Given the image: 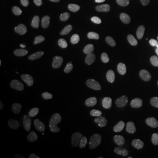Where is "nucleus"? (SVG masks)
Masks as SVG:
<instances>
[{
    "mask_svg": "<svg viewBox=\"0 0 158 158\" xmlns=\"http://www.w3.org/2000/svg\"><path fill=\"white\" fill-rule=\"evenodd\" d=\"M79 35L77 32H69L63 41L62 50V52L69 56L75 57L78 53Z\"/></svg>",
    "mask_w": 158,
    "mask_h": 158,
    "instance_id": "6",
    "label": "nucleus"
},
{
    "mask_svg": "<svg viewBox=\"0 0 158 158\" xmlns=\"http://www.w3.org/2000/svg\"><path fill=\"white\" fill-rule=\"evenodd\" d=\"M40 5L48 13H54L58 9V3L56 0H41Z\"/></svg>",
    "mask_w": 158,
    "mask_h": 158,
    "instance_id": "16",
    "label": "nucleus"
},
{
    "mask_svg": "<svg viewBox=\"0 0 158 158\" xmlns=\"http://www.w3.org/2000/svg\"><path fill=\"white\" fill-rule=\"evenodd\" d=\"M158 83V71L154 68L147 69L141 77V84L144 88H153Z\"/></svg>",
    "mask_w": 158,
    "mask_h": 158,
    "instance_id": "10",
    "label": "nucleus"
},
{
    "mask_svg": "<svg viewBox=\"0 0 158 158\" xmlns=\"http://www.w3.org/2000/svg\"><path fill=\"white\" fill-rule=\"evenodd\" d=\"M43 158H67L64 153L58 148H45L42 150Z\"/></svg>",
    "mask_w": 158,
    "mask_h": 158,
    "instance_id": "15",
    "label": "nucleus"
},
{
    "mask_svg": "<svg viewBox=\"0 0 158 158\" xmlns=\"http://www.w3.org/2000/svg\"><path fill=\"white\" fill-rule=\"evenodd\" d=\"M69 7L75 12H80L85 9L84 0H67Z\"/></svg>",
    "mask_w": 158,
    "mask_h": 158,
    "instance_id": "17",
    "label": "nucleus"
},
{
    "mask_svg": "<svg viewBox=\"0 0 158 158\" xmlns=\"http://www.w3.org/2000/svg\"><path fill=\"white\" fill-rule=\"evenodd\" d=\"M90 80V76L85 71H76L70 75L69 79L67 88L73 89L78 86H81L85 83H87Z\"/></svg>",
    "mask_w": 158,
    "mask_h": 158,
    "instance_id": "13",
    "label": "nucleus"
},
{
    "mask_svg": "<svg viewBox=\"0 0 158 158\" xmlns=\"http://www.w3.org/2000/svg\"><path fill=\"white\" fill-rule=\"evenodd\" d=\"M104 4H108V5H118L120 2V0H98Z\"/></svg>",
    "mask_w": 158,
    "mask_h": 158,
    "instance_id": "18",
    "label": "nucleus"
},
{
    "mask_svg": "<svg viewBox=\"0 0 158 158\" xmlns=\"http://www.w3.org/2000/svg\"><path fill=\"white\" fill-rule=\"evenodd\" d=\"M116 89L118 92L125 97H131L135 93V88L133 82L127 77H121L116 81Z\"/></svg>",
    "mask_w": 158,
    "mask_h": 158,
    "instance_id": "9",
    "label": "nucleus"
},
{
    "mask_svg": "<svg viewBox=\"0 0 158 158\" xmlns=\"http://www.w3.org/2000/svg\"><path fill=\"white\" fill-rule=\"evenodd\" d=\"M136 18L141 22L151 25L158 20V11L152 8L140 7L136 11Z\"/></svg>",
    "mask_w": 158,
    "mask_h": 158,
    "instance_id": "8",
    "label": "nucleus"
},
{
    "mask_svg": "<svg viewBox=\"0 0 158 158\" xmlns=\"http://www.w3.org/2000/svg\"><path fill=\"white\" fill-rule=\"evenodd\" d=\"M100 35L97 31H91L85 35L83 40V50L85 56H94L98 51Z\"/></svg>",
    "mask_w": 158,
    "mask_h": 158,
    "instance_id": "3",
    "label": "nucleus"
},
{
    "mask_svg": "<svg viewBox=\"0 0 158 158\" xmlns=\"http://www.w3.org/2000/svg\"><path fill=\"white\" fill-rule=\"evenodd\" d=\"M40 93H41L42 95H45V96H48V95H50V94H51V90H46V89H43V88H41V89H40Z\"/></svg>",
    "mask_w": 158,
    "mask_h": 158,
    "instance_id": "19",
    "label": "nucleus"
},
{
    "mask_svg": "<svg viewBox=\"0 0 158 158\" xmlns=\"http://www.w3.org/2000/svg\"><path fill=\"white\" fill-rule=\"evenodd\" d=\"M2 127H3V121L0 120V132L2 131Z\"/></svg>",
    "mask_w": 158,
    "mask_h": 158,
    "instance_id": "20",
    "label": "nucleus"
},
{
    "mask_svg": "<svg viewBox=\"0 0 158 158\" xmlns=\"http://www.w3.org/2000/svg\"><path fill=\"white\" fill-rule=\"evenodd\" d=\"M29 62L39 69L45 70L52 67L55 62V58L48 49L45 48H40L29 56Z\"/></svg>",
    "mask_w": 158,
    "mask_h": 158,
    "instance_id": "2",
    "label": "nucleus"
},
{
    "mask_svg": "<svg viewBox=\"0 0 158 158\" xmlns=\"http://www.w3.org/2000/svg\"><path fill=\"white\" fill-rule=\"evenodd\" d=\"M87 107H88V106H87L86 102H79V103L71 105L68 107L61 110L60 112H58L56 117L60 120H68L70 118H77L85 113Z\"/></svg>",
    "mask_w": 158,
    "mask_h": 158,
    "instance_id": "4",
    "label": "nucleus"
},
{
    "mask_svg": "<svg viewBox=\"0 0 158 158\" xmlns=\"http://www.w3.org/2000/svg\"><path fill=\"white\" fill-rule=\"evenodd\" d=\"M147 135L146 129L143 127V126H136L134 127L131 135L128 138V143L131 146H138L142 141L145 140Z\"/></svg>",
    "mask_w": 158,
    "mask_h": 158,
    "instance_id": "14",
    "label": "nucleus"
},
{
    "mask_svg": "<svg viewBox=\"0 0 158 158\" xmlns=\"http://www.w3.org/2000/svg\"><path fill=\"white\" fill-rule=\"evenodd\" d=\"M28 109L33 113H48L56 106V102L50 98H35L31 99L27 104Z\"/></svg>",
    "mask_w": 158,
    "mask_h": 158,
    "instance_id": "5",
    "label": "nucleus"
},
{
    "mask_svg": "<svg viewBox=\"0 0 158 158\" xmlns=\"http://www.w3.org/2000/svg\"><path fill=\"white\" fill-rule=\"evenodd\" d=\"M24 20L26 26L32 31H40L44 27L42 19L33 11L27 12L24 17Z\"/></svg>",
    "mask_w": 158,
    "mask_h": 158,
    "instance_id": "11",
    "label": "nucleus"
},
{
    "mask_svg": "<svg viewBox=\"0 0 158 158\" xmlns=\"http://www.w3.org/2000/svg\"><path fill=\"white\" fill-rule=\"evenodd\" d=\"M145 57V54L141 49L133 51L129 56L125 59V61L120 64V69L122 70H131L136 69Z\"/></svg>",
    "mask_w": 158,
    "mask_h": 158,
    "instance_id": "7",
    "label": "nucleus"
},
{
    "mask_svg": "<svg viewBox=\"0 0 158 158\" xmlns=\"http://www.w3.org/2000/svg\"><path fill=\"white\" fill-rule=\"evenodd\" d=\"M140 28L135 25H129L127 26L120 30L119 33V39L125 43H129L139 36Z\"/></svg>",
    "mask_w": 158,
    "mask_h": 158,
    "instance_id": "12",
    "label": "nucleus"
},
{
    "mask_svg": "<svg viewBox=\"0 0 158 158\" xmlns=\"http://www.w3.org/2000/svg\"><path fill=\"white\" fill-rule=\"evenodd\" d=\"M127 122V117L124 113L118 112L109 113L106 116L105 125V134L108 137L118 135L124 128Z\"/></svg>",
    "mask_w": 158,
    "mask_h": 158,
    "instance_id": "1",
    "label": "nucleus"
}]
</instances>
